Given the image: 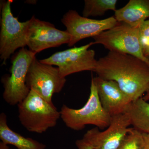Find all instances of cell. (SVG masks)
<instances>
[{"mask_svg": "<svg viewBox=\"0 0 149 149\" xmlns=\"http://www.w3.org/2000/svg\"><path fill=\"white\" fill-rule=\"evenodd\" d=\"M143 133L145 141V149H149V133Z\"/></svg>", "mask_w": 149, "mask_h": 149, "instance_id": "cell-20", "label": "cell"}, {"mask_svg": "<svg viewBox=\"0 0 149 149\" xmlns=\"http://www.w3.org/2000/svg\"><path fill=\"white\" fill-rule=\"evenodd\" d=\"M0 139L6 145L14 146L17 149H46L45 144L29 138H25L10 129L6 115H0Z\"/></svg>", "mask_w": 149, "mask_h": 149, "instance_id": "cell-14", "label": "cell"}, {"mask_svg": "<svg viewBox=\"0 0 149 149\" xmlns=\"http://www.w3.org/2000/svg\"><path fill=\"white\" fill-rule=\"evenodd\" d=\"M26 38L29 50L37 54L49 48L68 45L71 37L66 30H59L50 22L33 16L29 20Z\"/></svg>", "mask_w": 149, "mask_h": 149, "instance_id": "cell-9", "label": "cell"}, {"mask_svg": "<svg viewBox=\"0 0 149 149\" xmlns=\"http://www.w3.org/2000/svg\"><path fill=\"white\" fill-rule=\"evenodd\" d=\"M36 54L29 50L21 48L13 59L10 76L2 78L3 98L10 105H18L29 94L30 90L26 84V77Z\"/></svg>", "mask_w": 149, "mask_h": 149, "instance_id": "cell-4", "label": "cell"}, {"mask_svg": "<svg viewBox=\"0 0 149 149\" xmlns=\"http://www.w3.org/2000/svg\"><path fill=\"white\" fill-rule=\"evenodd\" d=\"M95 72L102 79L115 81L133 102L148 88L149 65L128 54L109 51L97 61Z\"/></svg>", "mask_w": 149, "mask_h": 149, "instance_id": "cell-1", "label": "cell"}, {"mask_svg": "<svg viewBox=\"0 0 149 149\" xmlns=\"http://www.w3.org/2000/svg\"><path fill=\"white\" fill-rule=\"evenodd\" d=\"M66 81L58 68L42 63L35 57L28 70L26 83L30 91H35L48 102L53 103V96L62 90Z\"/></svg>", "mask_w": 149, "mask_h": 149, "instance_id": "cell-7", "label": "cell"}, {"mask_svg": "<svg viewBox=\"0 0 149 149\" xmlns=\"http://www.w3.org/2000/svg\"><path fill=\"white\" fill-rule=\"evenodd\" d=\"M61 22L71 37L68 44L71 47L80 40L96 37L104 31L111 29L118 21L112 16L103 19H95L82 16L76 11H68L63 15Z\"/></svg>", "mask_w": 149, "mask_h": 149, "instance_id": "cell-10", "label": "cell"}, {"mask_svg": "<svg viewBox=\"0 0 149 149\" xmlns=\"http://www.w3.org/2000/svg\"><path fill=\"white\" fill-rule=\"evenodd\" d=\"M101 103L111 116L124 113L132 101L113 80L94 77Z\"/></svg>", "mask_w": 149, "mask_h": 149, "instance_id": "cell-12", "label": "cell"}, {"mask_svg": "<svg viewBox=\"0 0 149 149\" xmlns=\"http://www.w3.org/2000/svg\"><path fill=\"white\" fill-rule=\"evenodd\" d=\"M17 107L20 123L32 133H45L55 127L61 118L60 112L53 103L48 102L32 90Z\"/></svg>", "mask_w": 149, "mask_h": 149, "instance_id": "cell-2", "label": "cell"}, {"mask_svg": "<svg viewBox=\"0 0 149 149\" xmlns=\"http://www.w3.org/2000/svg\"><path fill=\"white\" fill-rule=\"evenodd\" d=\"M144 55L149 61V49L145 54Z\"/></svg>", "mask_w": 149, "mask_h": 149, "instance_id": "cell-23", "label": "cell"}, {"mask_svg": "<svg viewBox=\"0 0 149 149\" xmlns=\"http://www.w3.org/2000/svg\"><path fill=\"white\" fill-rule=\"evenodd\" d=\"M139 34L140 42L144 55L149 49V19L145 20L140 24Z\"/></svg>", "mask_w": 149, "mask_h": 149, "instance_id": "cell-18", "label": "cell"}, {"mask_svg": "<svg viewBox=\"0 0 149 149\" xmlns=\"http://www.w3.org/2000/svg\"><path fill=\"white\" fill-rule=\"evenodd\" d=\"M60 112L61 118L67 127L75 130H82L88 125L103 129L108 127L111 119V116L102 106L93 77L90 96L85 105L79 109H74L64 104Z\"/></svg>", "mask_w": 149, "mask_h": 149, "instance_id": "cell-3", "label": "cell"}, {"mask_svg": "<svg viewBox=\"0 0 149 149\" xmlns=\"http://www.w3.org/2000/svg\"><path fill=\"white\" fill-rule=\"evenodd\" d=\"M12 3V1L8 0L1 4L0 57L3 64L17 49L27 46L29 20L21 22L13 16L11 8Z\"/></svg>", "mask_w": 149, "mask_h": 149, "instance_id": "cell-6", "label": "cell"}, {"mask_svg": "<svg viewBox=\"0 0 149 149\" xmlns=\"http://www.w3.org/2000/svg\"><path fill=\"white\" fill-rule=\"evenodd\" d=\"M83 16H102L108 10L115 11L117 0H85Z\"/></svg>", "mask_w": 149, "mask_h": 149, "instance_id": "cell-16", "label": "cell"}, {"mask_svg": "<svg viewBox=\"0 0 149 149\" xmlns=\"http://www.w3.org/2000/svg\"><path fill=\"white\" fill-rule=\"evenodd\" d=\"M0 149H9L8 145H6L2 142L0 143Z\"/></svg>", "mask_w": 149, "mask_h": 149, "instance_id": "cell-22", "label": "cell"}, {"mask_svg": "<svg viewBox=\"0 0 149 149\" xmlns=\"http://www.w3.org/2000/svg\"><path fill=\"white\" fill-rule=\"evenodd\" d=\"M118 22L138 27L149 18V0H130L122 8L114 12Z\"/></svg>", "mask_w": 149, "mask_h": 149, "instance_id": "cell-13", "label": "cell"}, {"mask_svg": "<svg viewBox=\"0 0 149 149\" xmlns=\"http://www.w3.org/2000/svg\"><path fill=\"white\" fill-rule=\"evenodd\" d=\"M76 145L78 149H94L93 146L84 137L82 139L77 140Z\"/></svg>", "mask_w": 149, "mask_h": 149, "instance_id": "cell-19", "label": "cell"}, {"mask_svg": "<svg viewBox=\"0 0 149 149\" xmlns=\"http://www.w3.org/2000/svg\"><path fill=\"white\" fill-rule=\"evenodd\" d=\"M143 98L146 101L148 102V101L149 100V85L148 88V90H147L146 94H145V95L143 97Z\"/></svg>", "mask_w": 149, "mask_h": 149, "instance_id": "cell-21", "label": "cell"}, {"mask_svg": "<svg viewBox=\"0 0 149 149\" xmlns=\"http://www.w3.org/2000/svg\"><path fill=\"white\" fill-rule=\"evenodd\" d=\"M95 44H101L109 51L128 54L141 59L149 65L144 56L139 38V27L118 22L111 29L93 37Z\"/></svg>", "mask_w": 149, "mask_h": 149, "instance_id": "cell-5", "label": "cell"}, {"mask_svg": "<svg viewBox=\"0 0 149 149\" xmlns=\"http://www.w3.org/2000/svg\"><path fill=\"white\" fill-rule=\"evenodd\" d=\"M143 133L132 128L117 149H145Z\"/></svg>", "mask_w": 149, "mask_h": 149, "instance_id": "cell-17", "label": "cell"}, {"mask_svg": "<svg viewBox=\"0 0 149 149\" xmlns=\"http://www.w3.org/2000/svg\"><path fill=\"white\" fill-rule=\"evenodd\" d=\"M94 42L66 50L57 52L49 57L40 60L42 63L56 65L63 77L84 71L95 72L97 61L95 52L89 48Z\"/></svg>", "mask_w": 149, "mask_h": 149, "instance_id": "cell-8", "label": "cell"}, {"mask_svg": "<svg viewBox=\"0 0 149 149\" xmlns=\"http://www.w3.org/2000/svg\"><path fill=\"white\" fill-rule=\"evenodd\" d=\"M130 118L127 113L111 116L110 123L104 131L97 128L88 130L83 137L93 146L94 149H117L132 129Z\"/></svg>", "mask_w": 149, "mask_h": 149, "instance_id": "cell-11", "label": "cell"}, {"mask_svg": "<svg viewBox=\"0 0 149 149\" xmlns=\"http://www.w3.org/2000/svg\"><path fill=\"white\" fill-rule=\"evenodd\" d=\"M125 113L134 128L141 133H149V103L140 98L132 102Z\"/></svg>", "mask_w": 149, "mask_h": 149, "instance_id": "cell-15", "label": "cell"}]
</instances>
